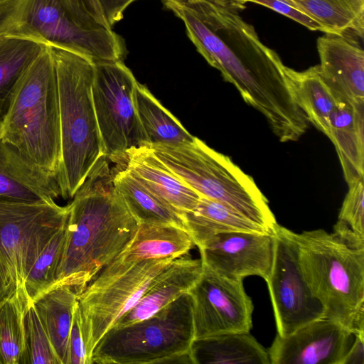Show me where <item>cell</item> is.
<instances>
[{
	"instance_id": "cell-16",
	"label": "cell",
	"mask_w": 364,
	"mask_h": 364,
	"mask_svg": "<svg viewBox=\"0 0 364 364\" xmlns=\"http://www.w3.org/2000/svg\"><path fill=\"white\" fill-rule=\"evenodd\" d=\"M353 33H325L320 36L317 40L318 67L322 78L333 91L352 103H360L364 102V51L355 38L360 36H353Z\"/></svg>"
},
{
	"instance_id": "cell-13",
	"label": "cell",
	"mask_w": 364,
	"mask_h": 364,
	"mask_svg": "<svg viewBox=\"0 0 364 364\" xmlns=\"http://www.w3.org/2000/svg\"><path fill=\"white\" fill-rule=\"evenodd\" d=\"M189 290L193 301L195 339L250 332L254 305L243 280L221 277L207 267Z\"/></svg>"
},
{
	"instance_id": "cell-1",
	"label": "cell",
	"mask_w": 364,
	"mask_h": 364,
	"mask_svg": "<svg viewBox=\"0 0 364 364\" xmlns=\"http://www.w3.org/2000/svg\"><path fill=\"white\" fill-rule=\"evenodd\" d=\"M185 25L199 53L246 103L266 118L281 142L294 141L309 124L278 54L262 43L231 0H161Z\"/></svg>"
},
{
	"instance_id": "cell-12",
	"label": "cell",
	"mask_w": 364,
	"mask_h": 364,
	"mask_svg": "<svg viewBox=\"0 0 364 364\" xmlns=\"http://www.w3.org/2000/svg\"><path fill=\"white\" fill-rule=\"evenodd\" d=\"M294 234L279 224L276 226L272 232V262L265 280L277 334L282 337L310 321L325 317L322 305L303 275Z\"/></svg>"
},
{
	"instance_id": "cell-14",
	"label": "cell",
	"mask_w": 364,
	"mask_h": 364,
	"mask_svg": "<svg viewBox=\"0 0 364 364\" xmlns=\"http://www.w3.org/2000/svg\"><path fill=\"white\" fill-rule=\"evenodd\" d=\"M204 267L230 279L258 276L266 280L273 257L272 233L235 231L219 233L198 247Z\"/></svg>"
},
{
	"instance_id": "cell-28",
	"label": "cell",
	"mask_w": 364,
	"mask_h": 364,
	"mask_svg": "<svg viewBox=\"0 0 364 364\" xmlns=\"http://www.w3.org/2000/svg\"><path fill=\"white\" fill-rule=\"evenodd\" d=\"M134 100L149 144L178 145L193 141L194 136L139 82L135 86Z\"/></svg>"
},
{
	"instance_id": "cell-15",
	"label": "cell",
	"mask_w": 364,
	"mask_h": 364,
	"mask_svg": "<svg viewBox=\"0 0 364 364\" xmlns=\"http://www.w3.org/2000/svg\"><path fill=\"white\" fill-rule=\"evenodd\" d=\"M354 338L341 324L326 317L289 335H276L267 351L270 364H341Z\"/></svg>"
},
{
	"instance_id": "cell-41",
	"label": "cell",
	"mask_w": 364,
	"mask_h": 364,
	"mask_svg": "<svg viewBox=\"0 0 364 364\" xmlns=\"http://www.w3.org/2000/svg\"><path fill=\"white\" fill-rule=\"evenodd\" d=\"M0 134H1V127H0Z\"/></svg>"
},
{
	"instance_id": "cell-5",
	"label": "cell",
	"mask_w": 364,
	"mask_h": 364,
	"mask_svg": "<svg viewBox=\"0 0 364 364\" xmlns=\"http://www.w3.org/2000/svg\"><path fill=\"white\" fill-rule=\"evenodd\" d=\"M0 127L4 141L57 180L60 162L59 100L48 46L19 81Z\"/></svg>"
},
{
	"instance_id": "cell-21",
	"label": "cell",
	"mask_w": 364,
	"mask_h": 364,
	"mask_svg": "<svg viewBox=\"0 0 364 364\" xmlns=\"http://www.w3.org/2000/svg\"><path fill=\"white\" fill-rule=\"evenodd\" d=\"M190 354L193 364H270L267 349L250 332L196 338Z\"/></svg>"
},
{
	"instance_id": "cell-8",
	"label": "cell",
	"mask_w": 364,
	"mask_h": 364,
	"mask_svg": "<svg viewBox=\"0 0 364 364\" xmlns=\"http://www.w3.org/2000/svg\"><path fill=\"white\" fill-rule=\"evenodd\" d=\"M194 339L193 301L188 291L144 320L111 328L93 350L91 364H168L189 353Z\"/></svg>"
},
{
	"instance_id": "cell-35",
	"label": "cell",
	"mask_w": 364,
	"mask_h": 364,
	"mask_svg": "<svg viewBox=\"0 0 364 364\" xmlns=\"http://www.w3.org/2000/svg\"><path fill=\"white\" fill-rule=\"evenodd\" d=\"M68 364H88L80 321L77 301L76 302L68 341Z\"/></svg>"
},
{
	"instance_id": "cell-30",
	"label": "cell",
	"mask_w": 364,
	"mask_h": 364,
	"mask_svg": "<svg viewBox=\"0 0 364 364\" xmlns=\"http://www.w3.org/2000/svg\"><path fill=\"white\" fill-rule=\"evenodd\" d=\"M321 25L324 33L353 31L363 38L364 0H289Z\"/></svg>"
},
{
	"instance_id": "cell-9",
	"label": "cell",
	"mask_w": 364,
	"mask_h": 364,
	"mask_svg": "<svg viewBox=\"0 0 364 364\" xmlns=\"http://www.w3.org/2000/svg\"><path fill=\"white\" fill-rule=\"evenodd\" d=\"M173 259L127 262L114 259L87 285L77 297V306L88 364L105 333L134 306Z\"/></svg>"
},
{
	"instance_id": "cell-17",
	"label": "cell",
	"mask_w": 364,
	"mask_h": 364,
	"mask_svg": "<svg viewBox=\"0 0 364 364\" xmlns=\"http://www.w3.org/2000/svg\"><path fill=\"white\" fill-rule=\"evenodd\" d=\"M60 196L57 180L0 135V200L52 203Z\"/></svg>"
},
{
	"instance_id": "cell-23",
	"label": "cell",
	"mask_w": 364,
	"mask_h": 364,
	"mask_svg": "<svg viewBox=\"0 0 364 364\" xmlns=\"http://www.w3.org/2000/svg\"><path fill=\"white\" fill-rule=\"evenodd\" d=\"M194 243L188 232L172 225L139 224L129 244L114 258L122 262L178 258L188 254Z\"/></svg>"
},
{
	"instance_id": "cell-40",
	"label": "cell",
	"mask_w": 364,
	"mask_h": 364,
	"mask_svg": "<svg viewBox=\"0 0 364 364\" xmlns=\"http://www.w3.org/2000/svg\"><path fill=\"white\" fill-rule=\"evenodd\" d=\"M4 296L1 278L0 276V299Z\"/></svg>"
},
{
	"instance_id": "cell-10",
	"label": "cell",
	"mask_w": 364,
	"mask_h": 364,
	"mask_svg": "<svg viewBox=\"0 0 364 364\" xmlns=\"http://www.w3.org/2000/svg\"><path fill=\"white\" fill-rule=\"evenodd\" d=\"M68 205L0 200V276L4 296L24 286L38 255L65 224Z\"/></svg>"
},
{
	"instance_id": "cell-3",
	"label": "cell",
	"mask_w": 364,
	"mask_h": 364,
	"mask_svg": "<svg viewBox=\"0 0 364 364\" xmlns=\"http://www.w3.org/2000/svg\"><path fill=\"white\" fill-rule=\"evenodd\" d=\"M58 84L60 162L57 181L63 198H73L104 155L92 99L94 62L77 53L48 46Z\"/></svg>"
},
{
	"instance_id": "cell-22",
	"label": "cell",
	"mask_w": 364,
	"mask_h": 364,
	"mask_svg": "<svg viewBox=\"0 0 364 364\" xmlns=\"http://www.w3.org/2000/svg\"><path fill=\"white\" fill-rule=\"evenodd\" d=\"M285 73L307 122L329 138L331 118L341 95L326 83L318 65L304 71L285 66Z\"/></svg>"
},
{
	"instance_id": "cell-20",
	"label": "cell",
	"mask_w": 364,
	"mask_h": 364,
	"mask_svg": "<svg viewBox=\"0 0 364 364\" xmlns=\"http://www.w3.org/2000/svg\"><path fill=\"white\" fill-rule=\"evenodd\" d=\"M331 121L333 144L348 185L364 179V102L340 96Z\"/></svg>"
},
{
	"instance_id": "cell-34",
	"label": "cell",
	"mask_w": 364,
	"mask_h": 364,
	"mask_svg": "<svg viewBox=\"0 0 364 364\" xmlns=\"http://www.w3.org/2000/svg\"><path fill=\"white\" fill-rule=\"evenodd\" d=\"M231 1L236 8L247 2L258 4L296 21L311 31L324 32L321 25L299 10L289 0H231Z\"/></svg>"
},
{
	"instance_id": "cell-31",
	"label": "cell",
	"mask_w": 364,
	"mask_h": 364,
	"mask_svg": "<svg viewBox=\"0 0 364 364\" xmlns=\"http://www.w3.org/2000/svg\"><path fill=\"white\" fill-rule=\"evenodd\" d=\"M65 242L66 221L38 255L26 278L24 287L32 302L55 285Z\"/></svg>"
},
{
	"instance_id": "cell-33",
	"label": "cell",
	"mask_w": 364,
	"mask_h": 364,
	"mask_svg": "<svg viewBox=\"0 0 364 364\" xmlns=\"http://www.w3.org/2000/svg\"><path fill=\"white\" fill-rule=\"evenodd\" d=\"M25 338L23 364H60L33 302L25 316Z\"/></svg>"
},
{
	"instance_id": "cell-6",
	"label": "cell",
	"mask_w": 364,
	"mask_h": 364,
	"mask_svg": "<svg viewBox=\"0 0 364 364\" xmlns=\"http://www.w3.org/2000/svg\"><path fill=\"white\" fill-rule=\"evenodd\" d=\"M149 146L160 161L200 196L274 231L278 223L268 200L253 178L228 156L196 136L188 144Z\"/></svg>"
},
{
	"instance_id": "cell-25",
	"label": "cell",
	"mask_w": 364,
	"mask_h": 364,
	"mask_svg": "<svg viewBox=\"0 0 364 364\" xmlns=\"http://www.w3.org/2000/svg\"><path fill=\"white\" fill-rule=\"evenodd\" d=\"M113 183L139 224L172 225L186 230L182 215L127 169L116 173Z\"/></svg>"
},
{
	"instance_id": "cell-37",
	"label": "cell",
	"mask_w": 364,
	"mask_h": 364,
	"mask_svg": "<svg viewBox=\"0 0 364 364\" xmlns=\"http://www.w3.org/2000/svg\"><path fill=\"white\" fill-rule=\"evenodd\" d=\"M136 0H99L106 20L112 27L123 18L125 9Z\"/></svg>"
},
{
	"instance_id": "cell-27",
	"label": "cell",
	"mask_w": 364,
	"mask_h": 364,
	"mask_svg": "<svg viewBox=\"0 0 364 364\" xmlns=\"http://www.w3.org/2000/svg\"><path fill=\"white\" fill-rule=\"evenodd\" d=\"M46 47L33 39L0 33V125L19 81Z\"/></svg>"
},
{
	"instance_id": "cell-24",
	"label": "cell",
	"mask_w": 364,
	"mask_h": 364,
	"mask_svg": "<svg viewBox=\"0 0 364 364\" xmlns=\"http://www.w3.org/2000/svg\"><path fill=\"white\" fill-rule=\"evenodd\" d=\"M182 217L186 231L198 247L208 239L223 232L272 233L222 203L201 196L196 207L182 213Z\"/></svg>"
},
{
	"instance_id": "cell-4",
	"label": "cell",
	"mask_w": 364,
	"mask_h": 364,
	"mask_svg": "<svg viewBox=\"0 0 364 364\" xmlns=\"http://www.w3.org/2000/svg\"><path fill=\"white\" fill-rule=\"evenodd\" d=\"M303 275L325 317L364 333V249L323 229L294 234Z\"/></svg>"
},
{
	"instance_id": "cell-18",
	"label": "cell",
	"mask_w": 364,
	"mask_h": 364,
	"mask_svg": "<svg viewBox=\"0 0 364 364\" xmlns=\"http://www.w3.org/2000/svg\"><path fill=\"white\" fill-rule=\"evenodd\" d=\"M203 269L200 258L193 259L188 254L173 259L112 327L127 326L151 316L183 293L189 291L199 279Z\"/></svg>"
},
{
	"instance_id": "cell-19",
	"label": "cell",
	"mask_w": 364,
	"mask_h": 364,
	"mask_svg": "<svg viewBox=\"0 0 364 364\" xmlns=\"http://www.w3.org/2000/svg\"><path fill=\"white\" fill-rule=\"evenodd\" d=\"M120 161H126V169L181 215L197 205L200 196L160 161L149 144L127 151Z\"/></svg>"
},
{
	"instance_id": "cell-38",
	"label": "cell",
	"mask_w": 364,
	"mask_h": 364,
	"mask_svg": "<svg viewBox=\"0 0 364 364\" xmlns=\"http://www.w3.org/2000/svg\"><path fill=\"white\" fill-rule=\"evenodd\" d=\"M341 364H364V335H354L353 341Z\"/></svg>"
},
{
	"instance_id": "cell-11",
	"label": "cell",
	"mask_w": 364,
	"mask_h": 364,
	"mask_svg": "<svg viewBox=\"0 0 364 364\" xmlns=\"http://www.w3.org/2000/svg\"><path fill=\"white\" fill-rule=\"evenodd\" d=\"M92 99L104 155L119 162L127 151L149 144L134 100L136 80L117 61H93Z\"/></svg>"
},
{
	"instance_id": "cell-26",
	"label": "cell",
	"mask_w": 364,
	"mask_h": 364,
	"mask_svg": "<svg viewBox=\"0 0 364 364\" xmlns=\"http://www.w3.org/2000/svg\"><path fill=\"white\" fill-rule=\"evenodd\" d=\"M77 297L72 287L58 285L33 302L60 364H68L69 336Z\"/></svg>"
},
{
	"instance_id": "cell-7",
	"label": "cell",
	"mask_w": 364,
	"mask_h": 364,
	"mask_svg": "<svg viewBox=\"0 0 364 364\" xmlns=\"http://www.w3.org/2000/svg\"><path fill=\"white\" fill-rule=\"evenodd\" d=\"M0 33L60 47L92 61L122 60L123 39L77 14L65 0H15L0 9Z\"/></svg>"
},
{
	"instance_id": "cell-39",
	"label": "cell",
	"mask_w": 364,
	"mask_h": 364,
	"mask_svg": "<svg viewBox=\"0 0 364 364\" xmlns=\"http://www.w3.org/2000/svg\"><path fill=\"white\" fill-rule=\"evenodd\" d=\"M14 1L15 0H0V9L7 6Z\"/></svg>"
},
{
	"instance_id": "cell-36",
	"label": "cell",
	"mask_w": 364,
	"mask_h": 364,
	"mask_svg": "<svg viewBox=\"0 0 364 364\" xmlns=\"http://www.w3.org/2000/svg\"><path fill=\"white\" fill-rule=\"evenodd\" d=\"M69 6L80 16L92 20L107 28H112L107 23L99 0H65Z\"/></svg>"
},
{
	"instance_id": "cell-29",
	"label": "cell",
	"mask_w": 364,
	"mask_h": 364,
	"mask_svg": "<svg viewBox=\"0 0 364 364\" xmlns=\"http://www.w3.org/2000/svg\"><path fill=\"white\" fill-rule=\"evenodd\" d=\"M31 303L24 286L0 299V364H23L25 316Z\"/></svg>"
},
{
	"instance_id": "cell-2",
	"label": "cell",
	"mask_w": 364,
	"mask_h": 364,
	"mask_svg": "<svg viewBox=\"0 0 364 364\" xmlns=\"http://www.w3.org/2000/svg\"><path fill=\"white\" fill-rule=\"evenodd\" d=\"M106 159L95 163L68 205L66 242L53 287L68 285L78 296L129 244L139 225L114 187Z\"/></svg>"
},
{
	"instance_id": "cell-32",
	"label": "cell",
	"mask_w": 364,
	"mask_h": 364,
	"mask_svg": "<svg viewBox=\"0 0 364 364\" xmlns=\"http://www.w3.org/2000/svg\"><path fill=\"white\" fill-rule=\"evenodd\" d=\"M364 179L348 185L333 234L348 246L364 249Z\"/></svg>"
}]
</instances>
